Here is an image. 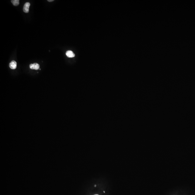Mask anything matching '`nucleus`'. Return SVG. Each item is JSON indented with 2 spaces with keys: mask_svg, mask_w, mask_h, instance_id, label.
Listing matches in <instances>:
<instances>
[{
  "mask_svg": "<svg viewBox=\"0 0 195 195\" xmlns=\"http://www.w3.org/2000/svg\"><path fill=\"white\" fill-rule=\"evenodd\" d=\"M30 4L29 2H26L24 5L23 7V11L25 13H28L29 12V8Z\"/></svg>",
  "mask_w": 195,
  "mask_h": 195,
  "instance_id": "1",
  "label": "nucleus"
},
{
  "mask_svg": "<svg viewBox=\"0 0 195 195\" xmlns=\"http://www.w3.org/2000/svg\"><path fill=\"white\" fill-rule=\"evenodd\" d=\"M39 65L37 63L32 64L30 65V68L32 70H38L39 69Z\"/></svg>",
  "mask_w": 195,
  "mask_h": 195,
  "instance_id": "2",
  "label": "nucleus"
},
{
  "mask_svg": "<svg viewBox=\"0 0 195 195\" xmlns=\"http://www.w3.org/2000/svg\"><path fill=\"white\" fill-rule=\"evenodd\" d=\"M9 67L11 69L15 70L17 67V63L14 60L12 61L9 64Z\"/></svg>",
  "mask_w": 195,
  "mask_h": 195,
  "instance_id": "3",
  "label": "nucleus"
},
{
  "mask_svg": "<svg viewBox=\"0 0 195 195\" xmlns=\"http://www.w3.org/2000/svg\"><path fill=\"white\" fill-rule=\"evenodd\" d=\"M66 55L68 58H73L75 56V54L72 51H68L66 52Z\"/></svg>",
  "mask_w": 195,
  "mask_h": 195,
  "instance_id": "4",
  "label": "nucleus"
},
{
  "mask_svg": "<svg viewBox=\"0 0 195 195\" xmlns=\"http://www.w3.org/2000/svg\"><path fill=\"white\" fill-rule=\"evenodd\" d=\"M11 2L13 5L15 6H17L19 4V0H12L11 1Z\"/></svg>",
  "mask_w": 195,
  "mask_h": 195,
  "instance_id": "5",
  "label": "nucleus"
},
{
  "mask_svg": "<svg viewBox=\"0 0 195 195\" xmlns=\"http://www.w3.org/2000/svg\"><path fill=\"white\" fill-rule=\"evenodd\" d=\"M47 1H48V2H52L54 1V0H48Z\"/></svg>",
  "mask_w": 195,
  "mask_h": 195,
  "instance_id": "6",
  "label": "nucleus"
},
{
  "mask_svg": "<svg viewBox=\"0 0 195 195\" xmlns=\"http://www.w3.org/2000/svg\"><path fill=\"white\" fill-rule=\"evenodd\" d=\"M94 186H95V187H96V185H95Z\"/></svg>",
  "mask_w": 195,
  "mask_h": 195,
  "instance_id": "7",
  "label": "nucleus"
},
{
  "mask_svg": "<svg viewBox=\"0 0 195 195\" xmlns=\"http://www.w3.org/2000/svg\"><path fill=\"white\" fill-rule=\"evenodd\" d=\"M98 195V194H95V195Z\"/></svg>",
  "mask_w": 195,
  "mask_h": 195,
  "instance_id": "8",
  "label": "nucleus"
}]
</instances>
